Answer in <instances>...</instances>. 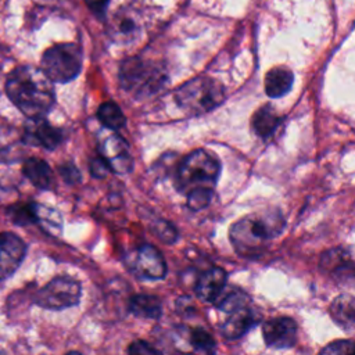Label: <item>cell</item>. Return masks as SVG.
Masks as SVG:
<instances>
[{
    "label": "cell",
    "instance_id": "6da1fadb",
    "mask_svg": "<svg viewBox=\"0 0 355 355\" xmlns=\"http://www.w3.org/2000/svg\"><path fill=\"white\" fill-rule=\"evenodd\" d=\"M6 93L29 119L44 118L55 101L53 82L42 68L32 65H21L10 72Z\"/></svg>",
    "mask_w": 355,
    "mask_h": 355
},
{
    "label": "cell",
    "instance_id": "7a4b0ae2",
    "mask_svg": "<svg viewBox=\"0 0 355 355\" xmlns=\"http://www.w3.org/2000/svg\"><path fill=\"white\" fill-rule=\"evenodd\" d=\"M284 226L279 212L248 215L237 220L229 232L230 243L237 254L252 258L261 254L268 240L277 236Z\"/></svg>",
    "mask_w": 355,
    "mask_h": 355
},
{
    "label": "cell",
    "instance_id": "3957f363",
    "mask_svg": "<svg viewBox=\"0 0 355 355\" xmlns=\"http://www.w3.org/2000/svg\"><path fill=\"white\" fill-rule=\"evenodd\" d=\"M165 80L162 68L151 61L133 57L121 64V86L135 96H148L157 92Z\"/></svg>",
    "mask_w": 355,
    "mask_h": 355
},
{
    "label": "cell",
    "instance_id": "277c9868",
    "mask_svg": "<svg viewBox=\"0 0 355 355\" xmlns=\"http://www.w3.org/2000/svg\"><path fill=\"white\" fill-rule=\"evenodd\" d=\"M225 98L223 86L208 76L194 78L176 92L178 104L193 114H202L219 105Z\"/></svg>",
    "mask_w": 355,
    "mask_h": 355
},
{
    "label": "cell",
    "instance_id": "5b68a950",
    "mask_svg": "<svg viewBox=\"0 0 355 355\" xmlns=\"http://www.w3.org/2000/svg\"><path fill=\"white\" fill-rule=\"evenodd\" d=\"M220 172L219 161L205 150H196L186 155L178 169V183L182 190L197 187L212 189Z\"/></svg>",
    "mask_w": 355,
    "mask_h": 355
},
{
    "label": "cell",
    "instance_id": "8992f818",
    "mask_svg": "<svg viewBox=\"0 0 355 355\" xmlns=\"http://www.w3.org/2000/svg\"><path fill=\"white\" fill-rule=\"evenodd\" d=\"M83 53L76 43H60L47 49L42 55V69L51 82L65 83L78 76Z\"/></svg>",
    "mask_w": 355,
    "mask_h": 355
},
{
    "label": "cell",
    "instance_id": "52a82bcc",
    "mask_svg": "<svg viewBox=\"0 0 355 355\" xmlns=\"http://www.w3.org/2000/svg\"><path fill=\"white\" fill-rule=\"evenodd\" d=\"M82 294L80 283L69 276H58L40 288L35 297V302L51 311L71 308L79 304Z\"/></svg>",
    "mask_w": 355,
    "mask_h": 355
},
{
    "label": "cell",
    "instance_id": "ba28073f",
    "mask_svg": "<svg viewBox=\"0 0 355 355\" xmlns=\"http://www.w3.org/2000/svg\"><path fill=\"white\" fill-rule=\"evenodd\" d=\"M126 265L129 269L143 279L158 280L162 279L166 273V263L159 251L150 245L144 244L128 254Z\"/></svg>",
    "mask_w": 355,
    "mask_h": 355
},
{
    "label": "cell",
    "instance_id": "9c48e42d",
    "mask_svg": "<svg viewBox=\"0 0 355 355\" xmlns=\"http://www.w3.org/2000/svg\"><path fill=\"white\" fill-rule=\"evenodd\" d=\"M320 269L340 283H355V258L343 248L326 251L320 258Z\"/></svg>",
    "mask_w": 355,
    "mask_h": 355
},
{
    "label": "cell",
    "instance_id": "30bf717a",
    "mask_svg": "<svg viewBox=\"0 0 355 355\" xmlns=\"http://www.w3.org/2000/svg\"><path fill=\"white\" fill-rule=\"evenodd\" d=\"M26 252L25 243L14 233H0V280L10 277L22 263Z\"/></svg>",
    "mask_w": 355,
    "mask_h": 355
},
{
    "label": "cell",
    "instance_id": "8fae6325",
    "mask_svg": "<svg viewBox=\"0 0 355 355\" xmlns=\"http://www.w3.org/2000/svg\"><path fill=\"white\" fill-rule=\"evenodd\" d=\"M100 155L107 161L111 171L115 173H128L132 171L133 159L129 154L126 141L118 135L107 136L98 146Z\"/></svg>",
    "mask_w": 355,
    "mask_h": 355
},
{
    "label": "cell",
    "instance_id": "7c38bea8",
    "mask_svg": "<svg viewBox=\"0 0 355 355\" xmlns=\"http://www.w3.org/2000/svg\"><path fill=\"white\" fill-rule=\"evenodd\" d=\"M262 334L266 345L284 349L295 344L297 338V324L291 318H275L263 323Z\"/></svg>",
    "mask_w": 355,
    "mask_h": 355
},
{
    "label": "cell",
    "instance_id": "4fadbf2b",
    "mask_svg": "<svg viewBox=\"0 0 355 355\" xmlns=\"http://www.w3.org/2000/svg\"><path fill=\"white\" fill-rule=\"evenodd\" d=\"M25 144L40 146L47 150H54L62 141V132L51 126L44 118L29 119L22 133Z\"/></svg>",
    "mask_w": 355,
    "mask_h": 355
},
{
    "label": "cell",
    "instance_id": "5bb4252c",
    "mask_svg": "<svg viewBox=\"0 0 355 355\" xmlns=\"http://www.w3.org/2000/svg\"><path fill=\"white\" fill-rule=\"evenodd\" d=\"M226 286V272L222 268L207 269L196 283V294L202 301H215Z\"/></svg>",
    "mask_w": 355,
    "mask_h": 355
},
{
    "label": "cell",
    "instance_id": "9a60e30c",
    "mask_svg": "<svg viewBox=\"0 0 355 355\" xmlns=\"http://www.w3.org/2000/svg\"><path fill=\"white\" fill-rule=\"evenodd\" d=\"M257 316L248 309V306H243L233 312H229V318L222 324V334L229 340H236L244 336L255 323Z\"/></svg>",
    "mask_w": 355,
    "mask_h": 355
},
{
    "label": "cell",
    "instance_id": "2e32d148",
    "mask_svg": "<svg viewBox=\"0 0 355 355\" xmlns=\"http://www.w3.org/2000/svg\"><path fill=\"white\" fill-rule=\"evenodd\" d=\"M22 133L12 128L0 126V162H15L24 154Z\"/></svg>",
    "mask_w": 355,
    "mask_h": 355
},
{
    "label": "cell",
    "instance_id": "e0dca14e",
    "mask_svg": "<svg viewBox=\"0 0 355 355\" xmlns=\"http://www.w3.org/2000/svg\"><path fill=\"white\" fill-rule=\"evenodd\" d=\"M22 173L37 189L49 190L54 184V173L51 168L40 158H28L22 165Z\"/></svg>",
    "mask_w": 355,
    "mask_h": 355
},
{
    "label": "cell",
    "instance_id": "ac0fdd59",
    "mask_svg": "<svg viewBox=\"0 0 355 355\" xmlns=\"http://www.w3.org/2000/svg\"><path fill=\"white\" fill-rule=\"evenodd\" d=\"M333 320L347 331L355 333V297L351 294L338 295L330 305Z\"/></svg>",
    "mask_w": 355,
    "mask_h": 355
},
{
    "label": "cell",
    "instance_id": "d6986e66",
    "mask_svg": "<svg viewBox=\"0 0 355 355\" xmlns=\"http://www.w3.org/2000/svg\"><path fill=\"white\" fill-rule=\"evenodd\" d=\"M294 76L286 67H275L265 76V92L272 98L284 96L293 85Z\"/></svg>",
    "mask_w": 355,
    "mask_h": 355
},
{
    "label": "cell",
    "instance_id": "ffe728a7",
    "mask_svg": "<svg viewBox=\"0 0 355 355\" xmlns=\"http://www.w3.org/2000/svg\"><path fill=\"white\" fill-rule=\"evenodd\" d=\"M129 311L137 318L157 319L162 313V304L155 295L136 294L129 300Z\"/></svg>",
    "mask_w": 355,
    "mask_h": 355
},
{
    "label": "cell",
    "instance_id": "44dd1931",
    "mask_svg": "<svg viewBox=\"0 0 355 355\" xmlns=\"http://www.w3.org/2000/svg\"><path fill=\"white\" fill-rule=\"evenodd\" d=\"M280 118L276 115L275 110L270 105H265L259 108L252 116V129L255 133L263 139H268L273 135Z\"/></svg>",
    "mask_w": 355,
    "mask_h": 355
},
{
    "label": "cell",
    "instance_id": "7402d4cb",
    "mask_svg": "<svg viewBox=\"0 0 355 355\" xmlns=\"http://www.w3.org/2000/svg\"><path fill=\"white\" fill-rule=\"evenodd\" d=\"M97 118L105 128L112 129V130L121 129L126 122V118H125L122 110L114 101L103 103L97 110Z\"/></svg>",
    "mask_w": 355,
    "mask_h": 355
},
{
    "label": "cell",
    "instance_id": "603a6c76",
    "mask_svg": "<svg viewBox=\"0 0 355 355\" xmlns=\"http://www.w3.org/2000/svg\"><path fill=\"white\" fill-rule=\"evenodd\" d=\"M137 31L136 21L129 15L119 14L112 19L111 24V35L116 40H126L130 39Z\"/></svg>",
    "mask_w": 355,
    "mask_h": 355
},
{
    "label": "cell",
    "instance_id": "cb8c5ba5",
    "mask_svg": "<svg viewBox=\"0 0 355 355\" xmlns=\"http://www.w3.org/2000/svg\"><path fill=\"white\" fill-rule=\"evenodd\" d=\"M11 219L17 225H32L39 222V205L37 204H18L10 209Z\"/></svg>",
    "mask_w": 355,
    "mask_h": 355
},
{
    "label": "cell",
    "instance_id": "d4e9b609",
    "mask_svg": "<svg viewBox=\"0 0 355 355\" xmlns=\"http://www.w3.org/2000/svg\"><path fill=\"white\" fill-rule=\"evenodd\" d=\"M218 308L225 312H233L243 306H247L248 297L241 291H229L227 294H220L216 300Z\"/></svg>",
    "mask_w": 355,
    "mask_h": 355
},
{
    "label": "cell",
    "instance_id": "484cf974",
    "mask_svg": "<svg viewBox=\"0 0 355 355\" xmlns=\"http://www.w3.org/2000/svg\"><path fill=\"white\" fill-rule=\"evenodd\" d=\"M212 193H214V190L209 187H197V189L190 190L187 194L189 208L194 209V211L205 208L212 198Z\"/></svg>",
    "mask_w": 355,
    "mask_h": 355
},
{
    "label": "cell",
    "instance_id": "4316f807",
    "mask_svg": "<svg viewBox=\"0 0 355 355\" xmlns=\"http://www.w3.org/2000/svg\"><path fill=\"white\" fill-rule=\"evenodd\" d=\"M190 341L193 344V347L198 351H204V352H209L212 354L215 349V341L211 337L209 333H207L202 329H194L191 331V337Z\"/></svg>",
    "mask_w": 355,
    "mask_h": 355
},
{
    "label": "cell",
    "instance_id": "83f0119b",
    "mask_svg": "<svg viewBox=\"0 0 355 355\" xmlns=\"http://www.w3.org/2000/svg\"><path fill=\"white\" fill-rule=\"evenodd\" d=\"M319 355H355L354 340H337L327 344Z\"/></svg>",
    "mask_w": 355,
    "mask_h": 355
},
{
    "label": "cell",
    "instance_id": "f1b7e54d",
    "mask_svg": "<svg viewBox=\"0 0 355 355\" xmlns=\"http://www.w3.org/2000/svg\"><path fill=\"white\" fill-rule=\"evenodd\" d=\"M153 232L159 240H162L165 243H173L178 237V232L173 227V225H171L169 222H165V220H158L153 226Z\"/></svg>",
    "mask_w": 355,
    "mask_h": 355
},
{
    "label": "cell",
    "instance_id": "f546056e",
    "mask_svg": "<svg viewBox=\"0 0 355 355\" xmlns=\"http://www.w3.org/2000/svg\"><path fill=\"white\" fill-rule=\"evenodd\" d=\"M129 355H162L155 347L143 340L133 341L128 348Z\"/></svg>",
    "mask_w": 355,
    "mask_h": 355
},
{
    "label": "cell",
    "instance_id": "4dcf8cb0",
    "mask_svg": "<svg viewBox=\"0 0 355 355\" xmlns=\"http://www.w3.org/2000/svg\"><path fill=\"white\" fill-rule=\"evenodd\" d=\"M58 172L61 175V178L69 183V184H73V183H78L80 180V173H79V169L72 164V162H64L58 166Z\"/></svg>",
    "mask_w": 355,
    "mask_h": 355
},
{
    "label": "cell",
    "instance_id": "1f68e13d",
    "mask_svg": "<svg viewBox=\"0 0 355 355\" xmlns=\"http://www.w3.org/2000/svg\"><path fill=\"white\" fill-rule=\"evenodd\" d=\"M90 171H92V175L96 176V178H104L110 169L107 161L100 155L97 158H93L90 161Z\"/></svg>",
    "mask_w": 355,
    "mask_h": 355
},
{
    "label": "cell",
    "instance_id": "d6a6232c",
    "mask_svg": "<svg viewBox=\"0 0 355 355\" xmlns=\"http://www.w3.org/2000/svg\"><path fill=\"white\" fill-rule=\"evenodd\" d=\"M87 7L97 15H103L110 0H85Z\"/></svg>",
    "mask_w": 355,
    "mask_h": 355
},
{
    "label": "cell",
    "instance_id": "836d02e7",
    "mask_svg": "<svg viewBox=\"0 0 355 355\" xmlns=\"http://www.w3.org/2000/svg\"><path fill=\"white\" fill-rule=\"evenodd\" d=\"M68 355H82V354H79V352H69Z\"/></svg>",
    "mask_w": 355,
    "mask_h": 355
}]
</instances>
